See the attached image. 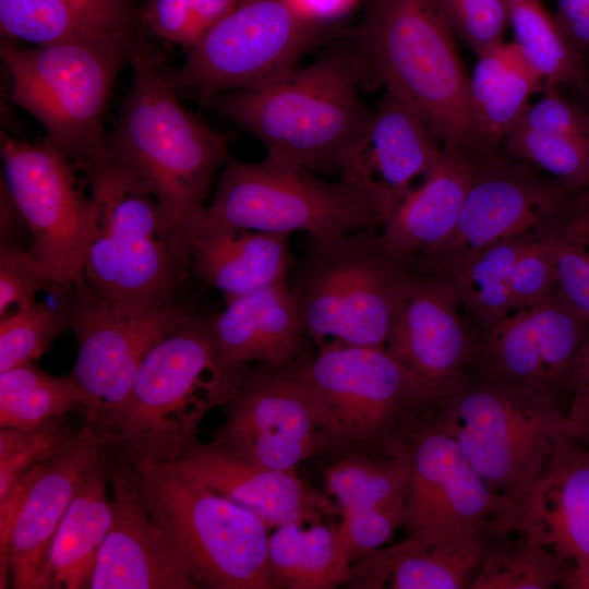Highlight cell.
<instances>
[{
  "instance_id": "obj_1",
  "label": "cell",
  "mask_w": 589,
  "mask_h": 589,
  "mask_svg": "<svg viewBox=\"0 0 589 589\" xmlns=\"http://www.w3.org/2000/svg\"><path fill=\"white\" fill-rule=\"evenodd\" d=\"M131 64L132 84L105 144L156 199L183 277L213 176L229 157V137L179 103L177 89L143 39Z\"/></svg>"
},
{
  "instance_id": "obj_2",
  "label": "cell",
  "mask_w": 589,
  "mask_h": 589,
  "mask_svg": "<svg viewBox=\"0 0 589 589\" xmlns=\"http://www.w3.org/2000/svg\"><path fill=\"white\" fill-rule=\"evenodd\" d=\"M347 38L306 67L219 93L207 106L257 137L266 164L337 170L342 177L358 157L372 116L358 93L363 86L359 52L349 32Z\"/></svg>"
},
{
  "instance_id": "obj_3",
  "label": "cell",
  "mask_w": 589,
  "mask_h": 589,
  "mask_svg": "<svg viewBox=\"0 0 589 589\" xmlns=\"http://www.w3.org/2000/svg\"><path fill=\"white\" fill-rule=\"evenodd\" d=\"M363 85H383L414 106L445 147L474 152L469 75L442 0H369L348 31Z\"/></svg>"
},
{
  "instance_id": "obj_4",
  "label": "cell",
  "mask_w": 589,
  "mask_h": 589,
  "mask_svg": "<svg viewBox=\"0 0 589 589\" xmlns=\"http://www.w3.org/2000/svg\"><path fill=\"white\" fill-rule=\"evenodd\" d=\"M242 374L221 366L209 318L190 316L146 354L98 435L130 461L175 464L204 416L228 404Z\"/></svg>"
},
{
  "instance_id": "obj_5",
  "label": "cell",
  "mask_w": 589,
  "mask_h": 589,
  "mask_svg": "<svg viewBox=\"0 0 589 589\" xmlns=\"http://www.w3.org/2000/svg\"><path fill=\"white\" fill-rule=\"evenodd\" d=\"M432 413L514 516L567 436L553 397L481 374H466Z\"/></svg>"
},
{
  "instance_id": "obj_6",
  "label": "cell",
  "mask_w": 589,
  "mask_h": 589,
  "mask_svg": "<svg viewBox=\"0 0 589 589\" xmlns=\"http://www.w3.org/2000/svg\"><path fill=\"white\" fill-rule=\"evenodd\" d=\"M418 276L416 257L393 253L369 228L313 241L289 288L318 347L339 340L386 348Z\"/></svg>"
},
{
  "instance_id": "obj_7",
  "label": "cell",
  "mask_w": 589,
  "mask_h": 589,
  "mask_svg": "<svg viewBox=\"0 0 589 589\" xmlns=\"http://www.w3.org/2000/svg\"><path fill=\"white\" fill-rule=\"evenodd\" d=\"M131 462L154 521L199 589L279 588L262 518L173 464Z\"/></svg>"
},
{
  "instance_id": "obj_8",
  "label": "cell",
  "mask_w": 589,
  "mask_h": 589,
  "mask_svg": "<svg viewBox=\"0 0 589 589\" xmlns=\"http://www.w3.org/2000/svg\"><path fill=\"white\" fill-rule=\"evenodd\" d=\"M310 172L228 157L199 229L300 230L326 241L383 225L400 202L380 182H327Z\"/></svg>"
},
{
  "instance_id": "obj_9",
  "label": "cell",
  "mask_w": 589,
  "mask_h": 589,
  "mask_svg": "<svg viewBox=\"0 0 589 589\" xmlns=\"http://www.w3.org/2000/svg\"><path fill=\"white\" fill-rule=\"evenodd\" d=\"M317 453L335 459L387 454L402 429L435 402L386 348L328 340L309 364Z\"/></svg>"
},
{
  "instance_id": "obj_10",
  "label": "cell",
  "mask_w": 589,
  "mask_h": 589,
  "mask_svg": "<svg viewBox=\"0 0 589 589\" xmlns=\"http://www.w3.org/2000/svg\"><path fill=\"white\" fill-rule=\"evenodd\" d=\"M79 169L97 212L84 280L98 294L125 305L172 302L182 276L154 195L106 144Z\"/></svg>"
},
{
  "instance_id": "obj_11",
  "label": "cell",
  "mask_w": 589,
  "mask_h": 589,
  "mask_svg": "<svg viewBox=\"0 0 589 589\" xmlns=\"http://www.w3.org/2000/svg\"><path fill=\"white\" fill-rule=\"evenodd\" d=\"M137 43L68 41L27 48L9 37L1 40L13 101L41 123L47 140L77 168L105 145L101 122L112 86L122 67L131 63Z\"/></svg>"
},
{
  "instance_id": "obj_12",
  "label": "cell",
  "mask_w": 589,
  "mask_h": 589,
  "mask_svg": "<svg viewBox=\"0 0 589 589\" xmlns=\"http://www.w3.org/2000/svg\"><path fill=\"white\" fill-rule=\"evenodd\" d=\"M345 32L306 16L293 0H236L231 11L167 74L171 85L195 92L203 106L217 94L254 87L296 68L324 40Z\"/></svg>"
},
{
  "instance_id": "obj_13",
  "label": "cell",
  "mask_w": 589,
  "mask_h": 589,
  "mask_svg": "<svg viewBox=\"0 0 589 589\" xmlns=\"http://www.w3.org/2000/svg\"><path fill=\"white\" fill-rule=\"evenodd\" d=\"M4 182L32 233L28 250L55 289L79 280L96 231L97 212L77 166L47 139L2 136Z\"/></svg>"
},
{
  "instance_id": "obj_14",
  "label": "cell",
  "mask_w": 589,
  "mask_h": 589,
  "mask_svg": "<svg viewBox=\"0 0 589 589\" xmlns=\"http://www.w3.org/2000/svg\"><path fill=\"white\" fill-rule=\"evenodd\" d=\"M65 313L79 347L71 373L84 396L80 410L99 434L128 397L146 354L191 315L173 301L153 308L121 304L95 292L83 276Z\"/></svg>"
},
{
  "instance_id": "obj_15",
  "label": "cell",
  "mask_w": 589,
  "mask_h": 589,
  "mask_svg": "<svg viewBox=\"0 0 589 589\" xmlns=\"http://www.w3.org/2000/svg\"><path fill=\"white\" fill-rule=\"evenodd\" d=\"M432 409L399 434L409 465L406 537L426 542L509 528L514 508L478 474Z\"/></svg>"
},
{
  "instance_id": "obj_16",
  "label": "cell",
  "mask_w": 589,
  "mask_h": 589,
  "mask_svg": "<svg viewBox=\"0 0 589 589\" xmlns=\"http://www.w3.org/2000/svg\"><path fill=\"white\" fill-rule=\"evenodd\" d=\"M311 358L303 351L281 365L248 368L213 443L248 461L285 471H296L317 453L309 392Z\"/></svg>"
},
{
  "instance_id": "obj_17",
  "label": "cell",
  "mask_w": 589,
  "mask_h": 589,
  "mask_svg": "<svg viewBox=\"0 0 589 589\" xmlns=\"http://www.w3.org/2000/svg\"><path fill=\"white\" fill-rule=\"evenodd\" d=\"M105 444L87 424L0 501V588L36 589L58 528Z\"/></svg>"
},
{
  "instance_id": "obj_18",
  "label": "cell",
  "mask_w": 589,
  "mask_h": 589,
  "mask_svg": "<svg viewBox=\"0 0 589 589\" xmlns=\"http://www.w3.org/2000/svg\"><path fill=\"white\" fill-rule=\"evenodd\" d=\"M474 181L453 232L431 252L430 261L524 235L546 232L566 217L576 195L557 180L500 153L477 154Z\"/></svg>"
},
{
  "instance_id": "obj_19",
  "label": "cell",
  "mask_w": 589,
  "mask_h": 589,
  "mask_svg": "<svg viewBox=\"0 0 589 589\" xmlns=\"http://www.w3.org/2000/svg\"><path fill=\"white\" fill-rule=\"evenodd\" d=\"M589 340V318L555 288L485 329L472 361L478 374L553 397L569 393L573 363ZM561 405V404H560Z\"/></svg>"
},
{
  "instance_id": "obj_20",
  "label": "cell",
  "mask_w": 589,
  "mask_h": 589,
  "mask_svg": "<svg viewBox=\"0 0 589 589\" xmlns=\"http://www.w3.org/2000/svg\"><path fill=\"white\" fill-rule=\"evenodd\" d=\"M106 448L112 518L88 589H199L154 521L136 468Z\"/></svg>"
},
{
  "instance_id": "obj_21",
  "label": "cell",
  "mask_w": 589,
  "mask_h": 589,
  "mask_svg": "<svg viewBox=\"0 0 589 589\" xmlns=\"http://www.w3.org/2000/svg\"><path fill=\"white\" fill-rule=\"evenodd\" d=\"M460 309L445 284L419 272L386 344L435 405L465 377L477 352L478 341L465 326Z\"/></svg>"
},
{
  "instance_id": "obj_22",
  "label": "cell",
  "mask_w": 589,
  "mask_h": 589,
  "mask_svg": "<svg viewBox=\"0 0 589 589\" xmlns=\"http://www.w3.org/2000/svg\"><path fill=\"white\" fill-rule=\"evenodd\" d=\"M207 489L256 514L269 528L312 525L340 514L329 498L296 471L276 470L240 458L193 436L173 464Z\"/></svg>"
},
{
  "instance_id": "obj_23",
  "label": "cell",
  "mask_w": 589,
  "mask_h": 589,
  "mask_svg": "<svg viewBox=\"0 0 589 589\" xmlns=\"http://www.w3.org/2000/svg\"><path fill=\"white\" fill-rule=\"evenodd\" d=\"M573 565L589 561V450L566 438L517 508L513 526Z\"/></svg>"
},
{
  "instance_id": "obj_24",
  "label": "cell",
  "mask_w": 589,
  "mask_h": 589,
  "mask_svg": "<svg viewBox=\"0 0 589 589\" xmlns=\"http://www.w3.org/2000/svg\"><path fill=\"white\" fill-rule=\"evenodd\" d=\"M209 323L219 362L231 373L254 362L281 365L303 352V322L287 281L227 302Z\"/></svg>"
},
{
  "instance_id": "obj_25",
  "label": "cell",
  "mask_w": 589,
  "mask_h": 589,
  "mask_svg": "<svg viewBox=\"0 0 589 589\" xmlns=\"http://www.w3.org/2000/svg\"><path fill=\"white\" fill-rule=\"evenodd\" d=\"M496 530L426 542L406 537L401 542L358 556L348 586L361 589H471Z\"/></svg>"
},
{
  "instance_id": "obj_26",
  "label": "cell",
  "mask_w": 589,
  "mask_h": 589,
  "mask_svg": "<svg viewBox=\"0 0 589 589\" xmlns=\"http://www.w3.org/2000/svg\"><path fill=\"white\" fill-rule=\"evenodd\" d=\"M477 167L473 151L444 146L424 182L410 190L384 221L385 245L404 257L424 255L440 245L456 227Z\"/></svg>"
},
{
  "instance_id": "obj_27",
  "label": "cell",
  "mask_w": 589,
  "mask_h": 589,
  "mask_svg": "<svg viewBox=\"0 0 589 589\" xmlns=\"http://www.w3.org/2000/svg\"><path fill=\"white\" fill-rule=\"evenodd\" d=\"M543 92L504 139L505 153L580 190L589 184V109L565 98L557 86Z\"/></svg>"
},
{
  "instance_id": "obj_28",
  "label": "cell",
  "mask_w": 589,
  "mask_h": 589,
  "mask_svg": "<svg viewBox=\"0 0 589 589\" xmlns=\"http://www.w3.org/2000/svg\"><path fill=\"white\" fill-rule=\"evenodd\" d=\"M140 26L132 0H0L3 37L37 45L136 44L142 38Z\"/></svg>"
},
{
  "instance_id": "obj_29",
  "label": "cell",
  "mask_w": 589,
  "mask_h": 589,
  "mask_svg": "<svg viewBox=\"0 0 589 589\" xmlns=\"http://www.w3.org/2000/svg\"><path fill=\"white\" fill-rule=\"evenodd\" d=\"M421 112L398 94H385L372 110L359 149L362 176L387 187L400 200L411 181L425 176L437 163L443 147Z\"/></svg>"
},
{
  "instance_id": "obj_30",
  "label": "cell",
  "mask_w": 589,
  "mask_h": 589,
  "mask_svg": "<svg viewBox=\"0 0 589 589\" xmlns=\"http://www.w3.org/2000/svg\"><path fill=\"white\" fill-rule=\"evenodd\" d=\"M288 233L200 228L191 251L196 275L226 303L286 283L291 263Z\"/></svg>"
},
{
  "instance_id": "obj_31",
  "label": "cell",
  "mask_w": 589,
  "mask_h": 589,
  "mask_svg": "<svg viewBox=\"0 0 589 589\" xmlns=\"http://www.w3.org/2000/svg\"><path fill=\"white\" fill-rule=\"evenodd\" d=\"M108 488L109 462L105 446L58 528L36 589L88 588L112 518Z\"/></svg>"
},
{
  "instance_id": "obj_32",
  "label": "cell",
  "mask_w": 589,
  "mask_h": 589,
  "mask_svg": "<svg viewBox=\"0 0 589 589\" xmlns=\"http://www.w3.org/2000/svg\"><path fill=\"white\" fill-rule=\"evenodd\" d=\"M543 88L544 81L515 43L503 41L480 53L468 87L476 154L497 149Z\"/></svg>"
},
{
  "instance_id": "obj_33",
  "label": "cell",
  "mask_w": 589,
  "mask_h": 589,
  "mask_svg": "<svg viewBox=\"0 0 589 589\" xmlns=\"http://www.w3.org/2000/svg\"><path fill=\"white\" fill-rule=\"evenodd\" d=\"M543 233L513 237L430 261L416 259L417 269L445 284L460 308L488 329L512 314L508 281L513 266Z\"/></svg>"
},
{
  "instance_id": "obj_34",
  "label": "cell",
  "mask_w": 589,
  "mask_h": 589,
  "mask_svg": "<svg viewBox=\"0 0 589 589\" xmlns=\"http://www.w3.org/2000/svg\"><path fill=\"white\" fill-rule=\"evenodd\" d=\"M388 452L347 454L325 469L326 492L337 497L341 516L386 515L404 522L409 465L400 435Z\"/></svg>"
},
{
  "instance_id": "obj_35",
  "label": "cell",
  "mask_w": 589,
  "mask_h": 589,
  "mask_svg": "<svg viewBox=\"0 0 589 589\" xmlns=\"http://www.w3.org/2000/svg\"><path fill=\"white\" fill-rule=\"evenodd\" d=\"M268 554L279 588L329 589L352 577L353 558L338 526H280L269 537Z\"/></svg>"
},
{
  "instance_id": "obj_36",
  "label": "cell",
  "mask_w": 589,
  "mask_h": 589,
  "mask_svg": "<svg viewBox=\"0 0 589 589\" xmlns=\"http://www.w3.org/2000/svg\"><path fill=\"white\" fill-rule=\"evenodd\" d=\"M515 44L544 86L582 88L589 81L585 56L561 31L541 0H505Z\"/></svg>"
},
{
  "instance_id": "obj_37",
  "label": "cell",
  "mask_w": 589,
  "mask_h": 589,
  "mask_svg": "<svg viewBox=\"0 0 589 589\" xmlns=\"http://www.w3.org/2000/svg\"><path fill=\"white\" fill-rule=\"evenodd\" d=\"M574 565L525 531L497 529L471 589H551L562 587Z\"/></svg>"
},
{
  "instance_id": "obj_38",
  "label": "cell",
  "mask_w": 589,
  "mask_h": 589,
  "mask_svg": "<svg viewBox=\"0 0 589 589\" xmlns=\"http://www.w3.org/2000/svg\"><path fill=\"white\" fill-rule=\"evenodd\" d=\"M82 389L70 372L48 374L32 364L0 372V428H31L81 409Z\"/></svg>"
},
{
  "instance_id": "obj_39",
  "label": "cell",
  "mask_w": 589,
  "mask_h": 589,
  "mask_svg": "<svg viewBox=\"0 0 589 589\" xmlns=\"http://www.w3.org/2000/svg\"><path fill=\"white\" fill-rule=\"evenodd\" d=\"M86 424L75 409L31 428H0V501L32 470L65 449Z\"/></svg>"
},
{
  "instance_id": "obj_40",
  "label": "cell",
  "mask_w": 589,
  "mask_h": 589,
  "mask_svg": "<svg viewBox=\"0 0 589 589\" xmlns=\"http://www.w3.org/2000/svg\"><path fill=\"white\" fill-rule=\"evenodd\" d=\"M589 197L576 196L563 220L555 247V290L589 318Z\"/></svg>"
},
{
  "instance_id": "obj_41",
  "label": "cell",
  "mask_w": 589,
  "mask_h": 589,
  "mask_svg": "<svg viewBox=\"0 0 589 589\" xmlns=\"http://www.w3.org/2000/svg\"><path fill=\"white\" fill-rule=\"evenodd\" d=\"M67 327L65 310L44 302L35 301L1 317L0 372L32 364Z\"/></svg>"
},
{
  "instance_id": "obj_42",
  "label": "cell",
  "mask_w": 589,
  "mask_h": 589,
  "mask_svg": "<svg viewBox=\"0 0 589 589\" xmlns=\"http://www.w3.org/2000/svg\"><path fill=\"white\" fill-rule=\"evenodd\" d=\"M562 223L538 237L513 266L508 281L512 313L536 303L555 288V247Z\"/></svg>"
},
{
  "instance_id": "obj_43",
  "label": "cell",
  "mask_w": 589,
  "mask_h": 589,
  "mask_svg": "<svg viewBox=\"0 0 589 589\" xmlns=\"http://www.w3.org/2000/svg\"><path fill=\"white\" fill-rule=\"evenodd\" d=\"M455 34L477 55L505 41V0H442Z\"/></svg>"
},
{
  "instance_id": "obj_44",
  "label": "cell",
  "mask_w": 589,
  "mask_h": 589,
  "mask_svg": "<svg viewBox=\"0 0 589 589\" xmlns=\"http://www.w3.org/2000/svg\"><path fill=\"white\" fill-rule=\"evenodd\" d=\"M204 0H151L139 10L141 26L190 51L207 33Z\"/></svg>"
},
{
  "instance_id": "obj_45",
  "label": "cell",
  "mask_w": 589,
  "mask_h": 589,
  "mask_svg": "<svg viewBox=\"0 0 589 589\" xmlns=\"http://www.w3.org/2000/svg\"><path fill=\"white\" fill-rule=\"evenodd\" d=\"M43 289H55L51 281L37 266L28 251L8 241L1 242L0 252V315L9 309L26 308L35 302ZM15 310V311H16Z\"/></svg>"
},
{
  "instance_id": "obj_46",
  "label": "cell",
  "mask_w": 589,
  "mask_h": 589,
  "mask_svg": "<svg viewBox=\"0 0 589 589\" xmlns=\"http://www.w3.org/2000/svg\"><path fill=\"white\" fill-rule=\"evenodd\" d=\"M569 394L572 399L565 413L566 435L589 450V340L573 363Z\"/></svg>"
},
{
  "instance_id": "obj_47",
  "label": "cell",
  "mask_w": 589,
  "mask_h": 589,
  "mask_svg": "<svg viewBox=\"0 0 589 589\" xmlns=\"http://www.w3.org/2000/svg\"><path fill=\"white\" fill-rule=\"evenodd\" d=\"M569 44L582 56L589 52V4L587 0H557L554 14Z\"/></svg>"
},
{
  "instance_id": "obj_48",
  "label": "cell",
  "mask_w": 589,
  "mask_h": 589,
  "mask_svg": "<svg viewBox=\"0 0 589 589\" xmlns=\"http://www.w3.org/2000/svg\"><path fill=\"white\" fill-rule=\"evenodd\" d=\"M297 7L309 17L328 23L347 13L357 0H293Z\"/></svg>"
},
{
  "instance_id": "obj_49",
  "label": "cell",
  "mask_w": 589,
  "mask_h": 589,
  "mask_svg": "<svg viewBox=\"0 0 589 589\" xmlns=\"http://www.w3.org/2000/svg\"><path fill=\"white\" fill-rule=\"evenodd\" d=\"M562 588L589 589V561L575 564L562 584Z\"/></svg>"
},
{
  "instance_id": "obj_50",
  "label": "cell",
  "mask_w": 589,
  "mask_h": 589,
  "mask_svg": "<svg viewBox=\"0 0 589 589\" xmlns=\"http://www.w3.org/2000/svg\"><path fill=\"white\" fill-rule=\"evenodd\" d=\"M584 92H585V95L588 99V103H589V81L588 83L582 87ZM589 109V108H588Z\"/></svg>"
},
{
  "instance_id": "obj_51",
  "label": "cell",
  "mask_w": 589,
  "mask_h": 589,
  "mask_svg": "<svg viewBox=\"0 0 589 589\" xmlns=\"http://www.w3.org/2000/svg\"><path fill=\"white\" fill-rule=\"evenodd\" d=\"M587 245L589 249V221H588V228H587Z\"/></svg>"
},
{
  "instance_id": "obj_52",
  "label": "cell",
  "mask_w": 589,
  "mask_h": 589,
  "mask_svg": "<svg viewBox=\"0 0 589 589\" xmlns=\"http://www.w3.org/2000/svg\"><path fill=\"white\" fill-rule=\"evenodd\" d=\"M588 4H589V0H587Z\"/></svg>"
}]
</instances>
